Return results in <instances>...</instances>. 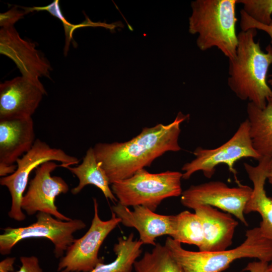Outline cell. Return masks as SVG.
Returning a JSON list of instances; mask_svg holds the SVG:
<instances>
[{"instance_id":"14","label":"cell","mask_w":272,"mask_h":272,"mask_svg":"<svg viewBox=\"0 0 272 272\" xmlns=\"http://www.w3.org/2000/svg\"><path fill=\"white\" fill-rule=\"evenodd\" d=\"M129 210L118 202L112 207V211L120 218L121 223L125 227L135 228L143 244H156L157 238L168 235L173 232L175 215H163L155 213L142 206L133 207Z\"/></svg>"},{"instance_id":"16","label":"cell","mask_w":272,"mask_h":272,"mask_svg":"<svg viewBox=\"0 0 272 272\" xmlns=\"http://www.w3.org/2000/svg\"><path fill=\"white\" fill-rule=\"evenodd\" d=\"M32 117L0 120V164L13 165L35 142Z\"/></svg>"},{"instance_id":"6","label":"cell","mask_w":272,"mask_h":272,"mask_svg":"<svg viewBox=\"0 0 272 272\" xmlns=\"http://www.w3.org/2000/svg\"><path fill=\"white\" fill-rule=\"evenodd\" d=\"M195 158L183 165L182 179H188L194 173L201 171L203 175L211 178L216 167L226 165L235 176L238 184L235 164L243 158H252L259 160L261 157L254 149L249 135V122L246 119L241 122L233 136L226 143L215 149L197 147L193 152Z\"/></svg>"},{"instance_id":"27","label":"cell","mask_w":272,"mask_h":272,"mask_svg":"<svg viewBox=\"0 0 272 272\" xmlns=\"http://www.w3.org/2000/svg\"><path fill=\"white\" fill-rule=\"evenodd\" d=\"M268 263L260 260L250 262L243 270L249 272H268Z\"/></svg>"},{"instance_id":"20","label":"cell","mask_w":272,"mask_h":272,"mask_svg":"<svg viewBox=\"0 0 272 272\" xmlns=\"http://www.w3.org/2000/svg\"><path fill=\"white\" fill-rule=\"evenodd\" d=\"M133 237L131 233L126 238H118L113 247L115 259L107 264L100 262L90 272H131L134 262L142 252L141 247L144 244Z\"/></svg>"},{"instance_id":"22","label":"cell","mask_w":272,"mask_h":272,"mask_svg":"<svg viewBox=\"0 0 272 272\" xmlns=\"http://www.w3.org/2000/svg\"><path fill=\"white\" fill-rule=\"evenodd\" d=\"M171 237L175 241L202 247L203 231L200 218L195 213L184 211L175 215L173 232Z\"/></svg>"},{"instance_id":"8","label":"cell","mask_w":272,"mask_h":272,"mask_svg":"<svg viewBox=\"0 0 272 272\" xmlns=\"http://www.w3.org/2000/svg\"><path fill=\"white\" fill-rule=\"evenodd\" d=\"M36 218L35 223L26 227L4 229L0 235L1 254H9L17 243L25 239L45 238L53 243L55 257H62L75 240L74 233L86 227L81 220L62 221L44 212H38Z\"/></svg>"},{"instance_id":"3","label":"cell","mask_w":272,"mask_h":272,"mask_svg":"<svg viewBox=\"0 0 272 272\" xmlns=\"http://www.w3.org/2000/svg\"><path fill=\"white\" fill-rule=\"evenodd\" d=\"M237 0H196L191 3L189 32L198 34L196 44L201 51L217 48L228 59L236 55Z\"/></svg>"},{"instance_id":"11","label":"cell","mask_w":272,"mask_h":272,"mask_svg":"<svg viewBox=\"0 0 272 272\" xmlns=\"http://www.w3.org/2000/svg\"><path fill=\"white\" fill-rule=\"evenodd\" d=\"M58 167L60 165L54 161H48L36 169L21 202L22 209L28 215L44 212L62 221L71 220L60 213L55 204L56 197L69 190L68 184L61 177L51 175Z\"/></svg>"},{"instance_id":"23","label":"cell","mask_w":272,"mask_h":272,"mask_svg":"<svg viewBox=\"0 0 272 272\" xmlns=\"http://www.w3.org/2000/svg\"><path fill=\"white\" fill-rule=\"evenodd\" d=\"M242 10L253 20L263 25L272 22V0H237Z\"/></svg>"},{"instance_id":"26","label":"cell","mask_w":272,"mask_h":272,"mask_svg":"<svg viewBox=\"0 0 272 272\" xmlns=\"http://www.w3.org/2000/svg\"><path fill=\"white\" fill-rule=\"evenodd\" d=\"M20 259L21 266L18 270L13 272H43L37 257L21 256Z\"/></svg>"},{"instance_id":"10","label":"cell","mask_w":272,"mask_h":272,"mask_svg":"<svg viewBox=\"0 0 272 272\" xmlns=\"http://www.w3.org/2000/svg\"><path fill=\"white\" fill-rule=\"evenodd\" d=\"M252 192V188L246 185L229 187L222 181H212L191 185L182 191L180 202L193 210L199 206H211L231 214L248 226L244 210Z\"/></svg>"},{"instance_id":"13","label":"cell","mask_w":272,"mask_h":272,"mask_svg":"<svg viewBox=\"0 0 272 272\" xmlns=\"http://www.w3.org/2000/svg\"><path fill=\"white\" fill-rule=\"evenodd\" d=\"M0 53L15 63L22 76L35 80L49 78V62L35 44L22 38L14 27L1 28Z\"/></svg>"},{"instance_id":"12","label":"cell","mask_w":272,"mask_h":272,"mask_svg":"<svg viewBox=\"0 0 272 272\" xmlns=\"http://www.w3.org/2000/svg\"><path fill=\"white\" fill-rule=\"evenodd\" d=\"M47 94L40 80L21 76L0 84V120L32 117Z\"/></svg>"},{"instance_id":"18","label":"cell","mask_w":272,"mask_h":272,"mask_svg":"<svg viewBox=\"0 0 272 272\" xmlns=\"http://www.w3.org/2000/svg\"><path fill=\"white\" fill-rule=\"evenodd\" d=\"M247 113L254 149L261 158H272V104L268 102L262 109L249 102Z\"/></svg>"},{"instance_id":"19","label":"cell","mask_w":272,"mask_h":272,"mask_svg":"<svg viewBox=\"0 0 272 272\" xmlns=\"http://www.w3.org/2000/svg\"><path fill=\"white\" fill-rule=\"evenodd\" d=\"M64 168L79 180L78 185L71 190L73 194L79 193L85 186L90 184L100 189L106 199L118 201L109 186L110 184L105 172L97 162L93 147L88 149L81 164L76 167L67 166Z\"/></svg>"},{"instance_id":"1","label":"cell","mask_w":272,"mask_h":272,"mask_svg":"<svg viewBox=\"0 0 272 272\" xmlns=\"http://www.w3.org/2000/svg\"><path fill=\"white\" fill-rule=\"evenodd\" d=\"M188 116L179 112L171 123L145 127L128 141L95 144L93 148L96 158L110 184L132 176L167 152L181 150L180 125Z\"/></svg>"},{"instance_id":"29","label":"cell","mask_w":272,"mask_h":272,"mask_svg":"<svg viewBox=\"0 0 272 272\" xmlns=\"http://www.w3.org/2000/svg\"><path fill=\"white\" fill-rule=\"evenodd\" d=\"M17 165L0 164V176L2 177L13 174L17 169Z\"/></svg>"},{"instance_id":"2","label":"cell","mask_w":272,"mask_h":272,"mask_svg":"<svg viewBox=\"0 0 272 272\" xmlns=\"http://www.w3.org/2000/svg\"><path fill=\"white\" fill-rule=\"evenodd\" d=\"M257 30L254 28L238 34L235 57L229 59L227 84L241 100H248L264 108L272 98V90L267 81L268 69L272 64V46L264 52L255 41Z\"/></svg>"},{"instance_id":"7","label":"cell","mask_w":272,"mask_h":272,"mask_svg":"<svg viewBox=\"0 0 272 272\" xmlns=\"http://www.w3.org/2000/svg\"><path fill=\"white\" fill-rule=\"evenodd\" d=\"M54 161L60 162V167L63 168L78 164L80 161L61 149L51 147L37 139L32 148L17 160L16 171L1 178V185L8 188L12 197L8 213L10 218L19 222L25 220L26 216L22 212L21 202L31 173L43 163Z\"/></svg>"},{"instance_id":"4","label":"cell","mask_w":272,"mask_h":272,"mask_svg":"<svg viewBox=\"0 0 272 272\" xmlns=\"http://www.w3.org/2000/svg\"><path fill=\"white\" fill-rule=\"evenodd\" d=\"M245 237L237 247L217 252L187 250L169 236L165 245L184 272H222L235 260L244 258L272 261V240L262 235L259 227L247 230Z\"/></svg>"},{"instance_id":"21","label":"cell","mask_w":272,"mask_h":272,"mask_svg":"<svg viewBox=\"0 0 272 272\" xmlns=\"http://www.w3.org/2000/svg\"><path fill=\"white\" fill-rule=\"evenodd\" d=\"M133 268L136 272H184L166 246L160 243L137 259Z\"/></svg>"},{"instance_id":"24","label":"cell","mask_w":272,"mask_h":272,"mask_svg":"<svg viewBox=\"0 0 272 272\" xmlns=\"http://www.w3.org/2000/svg\"><path fill=\"white\" fill-rule=\"evenodd\" d=\"M240 26L241 31H245L254 28L264 31L270 37L272 44V22L268 25L259 23L251 18L242 9L240 11Z\"/></svg>"},{"instance_id":"30","label":"cell","mask_w":272,"mask_h":272,"mask_svg":"<svg viewBox=\"0 0 272 272\" xmlns=\"http://www.w3.org/2000/svg\"><path fill=\"white\" fill-rule=\"evenodd\" d=\"M266 177L268 182L272 185V158L270 159L268 164Z\"/></svg>"},{"instance_id":"32","label":"cell","mask_w":272,"mask_h":272,"mask_svg":"<svg viewBox=\"0 0 272 272\" xmlns=\"http://www.w3.org/2000/svg\"><path fill=\"white\" fill-rule=\"evenodd\" d=\"M270 78L268 81V83L271 86H272V75H270Z\"/></svg>"},{"instance_id":"15","label":"cell","mask_w":272,"mask_h":272,"mask_svg":"<svg viewBox=\"0 0 272 272\" xmlns=\"http://www.w3.org/2000/svg\"><path fill=\"white\" fill-rule=\"evenodd\" d=\"M202 223L204 240L201 252H217L228 249L233 239L238 222L231 214L209 205L194 210Z\"/></svg>"},{"instance_id":"17","label":"cell","mask_w":272,"mask_h":272,"mask_svg":"<svg viewBox=\"0 0 272 272\" xmlns=\"http://www.w3.org/2000/svg\"><path fill=\"white\" fill-rule=\"evenodd\" d=\"M270 159L262 157L258 161V164L256 166L247 163H244L243 165L253 186L244 214L258 213L261 218L259 227L262 235L272 240V198L267 195L264 189L267 169Z\"/></svg>"},{"instance_id":"5","label":"cell","mask_w":272,"mask_h":272,"mask_svg":"<svg viewBox=\"0 0 272 272\" xmlns=\"http://www.w3.org/2000/svg\"><path fill=\"white\" fill-rule=\"evenodd\" d=\"M182 176L179 171L151 173L143 168L112 183L111 188L120 204L127 207L142 206L155 212L164 199L181 196Z\"/></svg>"},{"instance_id":"31","label":"cell","mask_w":272,"mask_h":272,"mask_svg":"<svg viewBox=\"0 0 272 272\" xmlns=\"http://www.w3.org/2000/svg\"><path fill=\"white\" fill-rule=\"evenodd\" d=\"M268 272H272V261L268 263Z\"/></svg>"},{"instance_id":"28","label":"cell","mask_w":272,"mask_h":272,"mask_svg":"<svg viewBox=\"0 0 272 272\" xmlns=\"http://www.w3.org/2000/svg\"><path fill=\"white\" fill-rule=\"evenodd\" d=\"M15 257H8L0 262V272H13Z\"/></svg>"},{"instance_id":"25","label":"cell","mask_w":272,"mask_h":272,"mask_svg":"<svg viewBox=\"0 0 272 272\" xmlns=\"http://www.w3.org/2000/svg\"><path fill=\"white\" fill-rule=\"evenodd\" d=\"M27 12L20 10L17 7H14L6 12L0 14V26L2 28L14 27L15 24L22 19Z\"/></svg>"},{"instance_id":"9","label":"cell","mask_w":272,"mask_h":272,"mask_svg":"<svg viewBox=\"0 0 272 272\" xmlns=\"http://www.w3.org/2000/svg\"><path fill=\"white\" fill-rule=\"evenodd\" d=\"M94 215L88 231L80 238L75 239L58 264L60 272H90L100 262V248L109 233L121 223L120 218L112 212L107 221L101 219L98 204L93 198Z\"/></svg>"},{"instance_id":"33","label":"cell","mask_w":272,"mask_h":272,"mask_svg":"<svg viewBox=\"0 0 272 272\" xmlns=\"http://www.w3.org/2000/svg\"><path fill=\"white\" fill-rule=\"evenodd\" d=\"M268 102H270L272 104V98L269 100Z\"/></svg>"}]
</instances>
